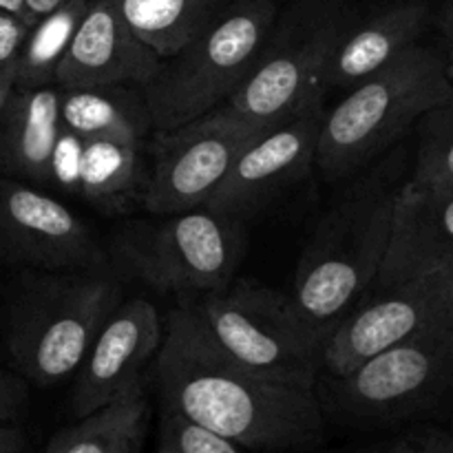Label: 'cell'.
Masks as SVG:
<instances>
[{"label":"cell","instance_id":"1","mask_svg":"<svg viewBox=\"0 0 453 453\" xmlns=\"http://www.w3.org/2000/svg\"><path fill=\"white\" fill-rule=\"evenodd\" d=\"M162 407L252 451L305 449L323 441L319 394L255 374L228 357L180 301L155 357Z\"/></svg>","mask_w":453,"mask_h":453},{"label":"cell","instance_id":"2","mask_svg":"<svg viewBox=\"0 0 453 453\" xmlns=\"http://www.w3.org/2000/svg\"><path fill=\"white\" fill-rule=\"evenodd\" d=\"M396 193L383 175L354 184L323 215L299 257L288 296L321 345L379 277L392 237Z\"/></svg>","mask_w":453,"mask_h":453},{"label":"cell","instance_id":"3","mask_svg":"<svg viewBox=\"0 0 453 453\" xmlns=\"http://www.w3.org/2000/svg\"><path fill=\"white\" fill-rule=\"evenodd\" d=\"M451 97L445 58L414 44L379 73L354 84L334 109L323 113L317 166L327 177L358 171Z\"/></svg>","mask_w":453,"mask_h":453},{"label":"cell","instance_id":"4","mask_svg":"<svg viewBox=\"0 0 453 453\" xmlns=\"http://www.w3.org/2000/svg\"><path fill=\"white\" fill-rule=\"evenodd\" d=\"M277 20L273 0L228 3L215 20L142 87L155 133L175 131L206 118L230 100L255 66Z\"/></svg>","mask_w":453,"mask_h":453},{"label":"cell","instance_id":"5","mask_svg":"<svg viewBox=\"0 0 453 453\" xmlns=\"http://www.w3.org/2000/svg\"><path fill=\"white\" fill-rule=\"evenodd\" d=\"M119 303L122 283L102 270L49 273L31 281L9 323V352L18 370L40 388L65 383Z\"/></svg>","mask_w":453,"mask_h":453},{"label":"cell","instance_id":"6","mask_svg":"<svg viewBox=\"0 0 453 453\" xmlns=\"http://www.w3.org/2000/svg\"><path fill=\"white\" fill-rule=\"evenodd\" d=\"M180 301L239 365L277 383L317 392L323 345L286 292L237 281Z\"/></svg>","mask_w":453,"mask_h":453},{"label":"cell","instance_id":"7","mask_svg":"<svg viewBox=\"0 0 453 453\" xmlns=\"http://www.w3.org/2000/svg\"><path fill=\"white\" fill-rule=\"evenodd\" d=\"M133 221L115 237L118 264L142 283L180 299L233 283L243 255V221L208 208Z\"/></svg>","mask_w":453,"mask_h":453},{"label":"cell","instance_id":"8","mask_svg":"<svg viewBox=\"0 0 453 453\" xmlns=\"http://www.w3.org/2000/svg\"><path fill=\"white\" fill-rule=\"evenodd\" d=\"M453 388V319L330 379L323 410L348 423H392L427 410Z\"/></svg>","mask_w":453,"mask_h":453},{"label":"cell","instance_id":"9","mask_svg":"<svg viewBox=\"0 0 453 453\" xmlns=\"http://www.w3.org/2000/svg\"><path fill=\"white\" fill-rule=\"evenodd\" d=\"M348 22L336 12L292 16L270 31L255 66L219 113L250 124H270L312 104H323L332 53Z\"/></svg>","mask_w":453,"mask_h":453},{"label":"cell","instance_id":"10","mask_svg":"<svg viewBox=\"0 0 453 453\" xmlns=\"http://www.w3.org/2000/svg\"><path fill=\"white\" fill-rule=\"evenodd\" d=\"M453 319V268L367 292L321 349L327 379H341L374 354Z\"/></svg>","mask_w":453,"mask_h":453},{"label":"cell","instance_id":"11","mask_svg":"<svg viewBox=\"0 0 453 453\" xmlns=\"http://www.w3.org/2000/svg\"><path fill=\"white\" fill-rule=\"evenodd\" d=\"M265 124H250L212 111L175 131L157 133V159L142 206L150 215L193 211L208 202L239 150Z\"/></svg>","mask_w":453,"mask_h":453},{"label":"cell","instance_id":"12","mask_svg":"<svg viewBox=\"0 0 453 453\" xmlns=\"http://www.w3.org/2000/svg\"><path fill=\"white\" fill-rule=\"evenodd\" d=\"M0 264L97 273L106 268V255L69 206L27 181L0 180Z\"/></svg>","mask_w":453,"mask_h":453},{"label":"cell","instance_id":"13","mask_svg":"<svg viewBox=\"0 0 453 453\" xmlns=\"http://www.w3.org/2000/svg\"><path fill=\"white\" fill-rule=\"evenodd\" d=\"M323 113V104H312L261 127L239 150L203 208L243 221L308 175L317 164Z\"/></svg>","mask_w":453,"mask_h":453},{"label":"cell","instance_id":"14","mask_svg":"<svg viewBox=\"0 0 453 453\" xmlns=\"http://www.w3.org/2000/svg\"><path fill=\"white\" fill-rule=\"evenodd\" d=\"M164 339L159 312L150 301H122L93 339L75 372L73 414L87 416L127 394L140 392L146 365Z\"/></svg>","mask_w":453,"mask_h":453},{"label":"cell","instance_id":"15","mask_svg":"<svg viewBox=\"0 0 453 453\" xmlns=\"http://www.w3.org/2000/svg\"><path fill=\"white\" fill-rule=\"evenodd\" d=\"M162 56L127 25L111 0H91L56 71L58 88L146 87Z\"/></svg>","mask_w":453,"mask_h":453},{"label":"cell","instance_id":"16","mask_svg":"<svg viewBox=\"0 0 453 453\" xmlns=\"http://www.w3.org/2000/svg\"><path fill=\"white\" fill-rule=\"evenodd\" d=\"M445 268H453V188L410 190L401 186L388 255L370 292Z\"/></svg>","mask_w":453,"mask_h":453},{"label":"cell","instance_id":"17","mask_svg":"<svg viewBox=\"0 0 453 453\" xmlns=\"http://www.w3.org/2000/svg\"><path fill=\"white\" fill-rule=\"evenodd\" d=\"M60 135V88L16 87L0 106V168L13 180L49 184Z\"/></svg>","mask_w":453,"mask_h":453},{"label":"cell","instance_id":"18","mask_svg":"<svg viewBox=\"0 0 453 453\" xmlns=\"http://www.w3.org/2000/svg\"><path fill=\"white\" fill-rule=\"evenodd\" d=\"M427 20V9L420 3H401L383 9L365 22L345 29L332 53L327 69V88H352L401 53L418 44Z\"/></svg>","mask_w":453,"mask_h":453},{"label":"cell","instance_id":"19","mask_svg":"<svg viewBox=\"0 0 453 453\" xmlns=\"http://www.w3.org/2000/svg\"><path fill=\"white\" fill-rule=\"evenodd\" d=\"M60 127L78 142L142 146L150 118L144 100H135L127 87L60 88Z\"/></svg>","mask_w":453,"mask_h":453},{"label":"cell","instance_id":"20","mask_svg":"<svg viewBox=\"0 0 453 453\" xmlns=\"http://www.w3.org/2000/svg\"><path fill=\"white\" fill-rule=\"evenodd\" d=\"M149 418L144 389L80 416L49 441L44 453H137Z\"/></svg>","mask_w":453,"mask_h":453},{"label":"cell","instance_id":"21","mask_svg":"<svg viewBox=\"0 0 453 453\" xmlns=\"http://www.w3.org/2000/svg\"><path fill=\"white\" fill-rule=\"evenodd\" d=\"M142 146L119 142H80L75 181L88 203L100 211H124L128 202L144 195Z\"/></svg>","mask_w":453,"mask_h":453},{"label":"cell","instance_id":"22","mask_svg":"<svg viewBox=\"0 0 453 453\" xmlns=\"http://www.w3.org/2000/svg\"><path fill=\"white\" fill-rule=\"evenodd\" d=\"M111 4L137 38L168 58L202 34L228 0H111Z\"/></svg>","mask_w":453,"mask_h":453},{"label":"cell","instance_id":"23","mask_svg":"<svg viewBox=\"0 0 453 453\" xmlns=\"http://www.w3.org/2000/svg\"><path fill=\"white\" fill-rule=\"evenodd\" d=\"M91 0H65L29 27L13 65V88L56 84V71Z\"/></svg>","mask_w":453,"mask_h":453},{"label":"cell","instance_id":"24","mask_svg":"<svg viewBox=\"0 0 453 453\" xmlns=\"http://www.w3.org/2000/svg\"><path fill=\"white\" fill-rule=\"evenodd\" d=\"M423 119L414 171L403 186L410 190L453 188V97Z\"/></svg>","mask_w":453,"mask_h":453},{"label":"cell","instance_id":"25","mask_svg":"<svg viewBox=\"0 0 453 453\" xmlns=\"http://www.w3.org/2000/svg\"><path fill=\"white\" fill-rule=\"evenodd\" d=\"M159 436V445L168 447L173 453H252V449H246L166 407H162Z\"/></svg>","mask_w":453,"mask_h":453},{"label":"cell","instance_id":"26","mask_svg":"<svg viewBox=\"0 0 453 453\" xmlns=\"http://www.w3.org/2000/svg\"><path fill=\"white\" fill-rule=\"evenodd\" d=\"M25 401L27 394L20 380L0 372V453H18L25 445Z\"/></svg>","mask_w":453,"mask_h":453},{"label":"cell","instance_id":"27","mask_svg":"<svg viewBox=\"0 0 453 453\" xmlns=\"http://www.w3.org/2000/svg\"><path fill=\"white\" fill-rule=\"evenodd\" d=\"M29 27L20 16L0 9V106L13 91V65L29 34Z\"/></svg>","mask_w":453,"mask_h":453},{"label":"cell","instance_id":"28","mask_svg":"<svg viewBox=\"0 0 453 453\" xmlns=\"http://www.w3.org/2000/svg\"><path fill=\"white\" fill-rule=\"evenodd\" d=\"M405 453H453V436L445 432H425L407 438Z\"/></svg>","mask_w":453,"mask_h":453},{"label":"cell","instance_id":"29","mask_svg":"<svg viewBox=\"0 0 453 453\" xmlns=\"http://www.w3.org/2000/svg\"><path fill=\"white\" fill-rule=\"evenodd\" d=\"M65 0H25V22L27 25H34L35 20L47 16L49 12H53Z\"/></svg>","mask_w":453,"mask_h":453},{"label":"cell","instance_id":"30","mask_svg":"<svg viewBox=\"0 0 453 453\" xmlns=\"http://www.w3.org/2000/svg\"><path fill=\"white\" fill-rule=\"evenodd\" d=\"M442 29H445L447 40H449V58H453V0H445V9H442Z\"/></svg>","mask_w":453,"mask_h":453},{"label":"cell","instance_id":"31","mask_svg":"<svg viewBox=\"0 0 453 453\" xmlns=\"http://www.w3.org/2000/svg\"><path fill=\"white\" fill-rule=\"evenodd\" d=\"M405 447H407V438H403V441L385 442V445L374 447V449H370L365 453H405Z\"/></svg>","mask_w":453,"mask_h":453},{"label":"cell","instance_id":"32","mask_svg":"<svg viewBox=\"0 0 453 453\" xmlns=\"http://www.w3.org/2000/svg\"><path fill=\"white\" fill-rule=\"evenodd\" d=\"M0 9L9 13H16L25 20V0H0Z\"/></svg>","mask_w":453,"mask_h":453},{"label":"cell","instance_id":"33","mask_svg":"<svg viewBox=\"0 0 453 453\" xmlns=\"http://www.w3.org/2000/svg\"><path fill=\"white\" fill-rule=\"evenodd\" d=\"M447 73H449L451 87H453V58H449V60H447Z\"/></svg>","mask_w":453,"mask_h":453},{"label":"cell","instance_id":"34","mask_svg":"<svg viewBox=\"0 0 453 453\" xmlns=\"http://www.w3.org/2000/svg\"><path fill=\"white\" fill-rule=\"evenodd\" d=\"M155 453H173L171 449H168V447H164V445H159V449L155 451Z\"/></svg>","mask_w":453,"mask_h":453},{"label":"cell","instance_id":"35","mask_svg":"<svg viewBox=\"0 0 453 453\" xmlns=\"http://www.w3.org/2000/svg\"><path fill=\"white\" fill-rule=\"evenodd\" d=\"M228 3H250V0H228Z\"/></svg>","mask_w":453,"mask_h":453},{"label":"cell","instance_id":"36","mask_svg":"<svg viewBox=\"0 0 453 453\" xmlns=\"http://www.w3.org/2000/svg\"><path fill=\"white\" fill-rule=\"evenodd\" d=\"M137 453H140V451H137Z\"/></svg>","mask_w":453,"mask_h":453}]
</instances>
